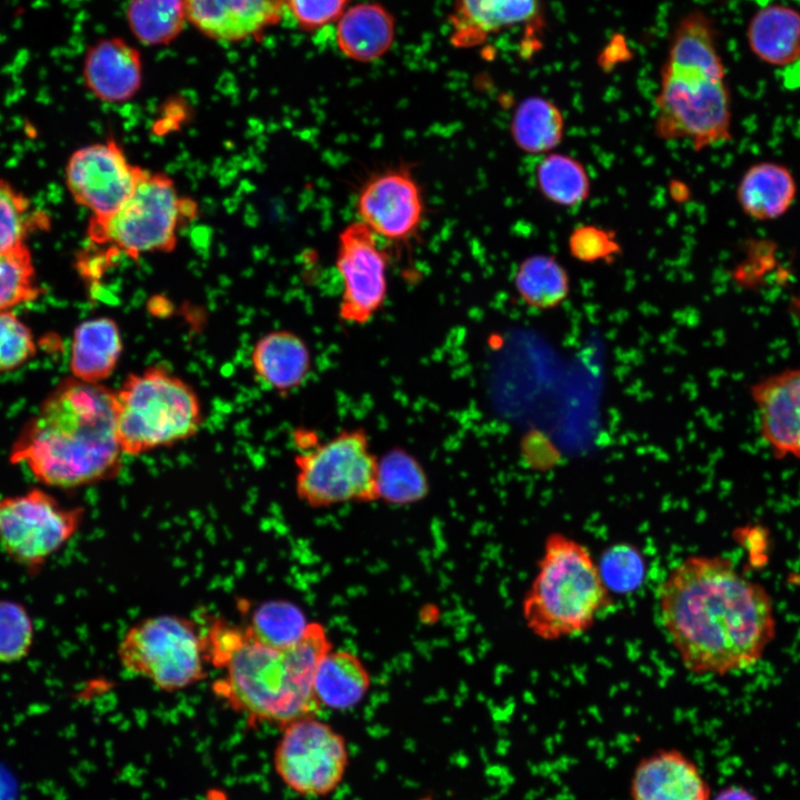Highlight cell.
Segmentation results:
<instances>
[{"label": "cell", "mask_w": 800, "mask_h": 800, "mask_svg": "<svg viewBox=\"0 0 800 800\" xmlns=\"http://www.w3.org/2000/svg\"><path fill=\"white\" fill-rule=\"evenodd\" d=\"M42 293L28 246L0 252V310L32 302Z\"/></svg>", "instance_id": "34"}, {"label": "cell", "mask_w": 800, "mask_h": 800, "mask_svg": "<svg viewBox=\"0 0 800 800\" xmlns=\"http://www.w3.org/2000/svg\"><path fill=\"white\" fill-rule=\"evenodd\" d=\"M210 793L211 798L209 800H227V798L221 791L213 790Z\"/></svg>", "instance_id": "42"}, {"label": "cell", "mask_w": 800, "mask_h": 800, "mask_svg": "<svg viewBox=\"0 0 800 800\" xmlns=\"http://www.w3.org/2000/svg\"><path fill=\"white\" fill-rule=\"evenodd\" d=\"M281 729L272 756L279 779L301 797L319 798L333 792L349 766L344 737L316 716L297 719Z\"/></svg>", "instance_id": "11"}, {"label": "cell", "mask_w": 800, "mask_h": 800, "mask_svg": "<svg viewBox=\"0 0 800 800\" xmlns=\"http://www.w3.org/2000/svg\"><path fill=\"white\" fill-rule=\"evenodd\" d=\"M656 109L654 129L661 139H683L696 150L730 139L731 99L724 77L663 66Z\"/></svg>", "instance_id": "9"}, {"label": "cell", "mask_w": 800, "mask_h": 800, "mask_svg": "<svg viewBox=\"0 0 800 800\" xmlns=\"http://www.w3.org/2000/svg\"><path fill=\"white\" fill-rule=\"evenodd\" d=\"M610 603V590L590 550L563 533H550L522 602L529 630L547 641L578 636Z\"/></svg>", "instance_id": "4"}, {"label": "cell", "mask_w": 800, "mask_h": 800, "mask_svg": "<svg viewBox=\"0 0 800 800\" xmlns=\"http://www.w3.org/2000/svg\"><path fill=\"white\" fill-rule=\"evenodd\" d=\"M187 21L204 37L236 43L257 39L283 17V0H184Z\"/></svg>", "instance_id": "16"}, {"label": "cell", "mask_w": 800, "mask_h": 800, "mask_svg": "<svg viewBox=\"0 0 800 800\" xmlns=\"http://www.w3.org/2000/svg\"><path fill=\"white\" fill-rule=\"evenodd\" d=\"M568 248L576 260L586 263L610 260L621 251L613 232L593 224L574 228L569 236Z\"/></svg>", "instance_id": "38"}, {"label": "cell", "mask_w": 800, "mask_h": 800, "mask_svg": "<svg viewBox=\"0 0 800 800\" xmlns=\"http://www.w3.org/2000/svg\"><path fill=\"white\" fill-rule=\"evenodd\" d=\"M513 284L521 300L537 310L559 307L570 293V278L564 267L553 257L536 253L518 266Z\"/></svg>", "instance_id": "29"}, {"label": "cell", "mask_w": 800, "mask_h": 800, "mask_svg": "<svg viewBox=\"0 0 800 800\" xmlns=\"http://www.w3.org/2000/svg\"><path fill=\"white\" fill-rule=\"evenodd\" d=\"M378 500L392 506H408L423 500L429 491V478L418 458L400 447L378 457Z\"/></svg>", "instance_id": "28"}, {"label": "cell", "mask_w": 800, "mask_h": 800, "mask_svg": "<svg viewBox=\"0 0 800 800\" xmlns=\"http://www.w3.org/2000/svg\"><path fill=\"white\" fill-rule=\"evenodd\" d=\"M121 454L114 391L71 377L49 392L23 426L9 460L48 487L74 489L114 478Z\"/></svg>", "instance_id": "3"}, {"label": "cell", "mask_w": 800, "mask_h": 800, "mask_svg": "<svg viewBox=\"0 0 800 800\" xmlns=\"http://www.w3.org/2000/svg\"><path fill=\"white\" fill-rule=\"evenodd\" d=\"M657 598L661 626L693 674L744 670L774 638L770 596L727 557L682 559L660 583Z\"/></svg>", "instance_id": "1"}, {"label": "cell", "mask_w": 800, "mask_h": 800, "mask_svg": "<svg viewBox=\"0 0 800 800\" xmlns=\"http://www.w3.org/2000/svg\"><path fill=\"white\" fill-rule=\"evenodd\" d=\"M710 800H759L749 789L738 784H730L719 790Z\"/></svg>", "instance_id": "40"}, {"label": "cell", "mask_w": 800, "mask_h": 800, "mask_svg": "<svg viewBox=\"0 0 800 800\" xmlns=\"http://www.w3.org/2000/svg\"><path fill=\"white\" fill-rule=\"evenodd\" d=\"M759 430L778 458L800 459V368L759 380L751 388Z\"/></svg>", "instance_id": "15"}, {"label": "cell", "mask_w": 800, "mask_h": 800, "mask_svg": "<svg viewBox=\"0 0 800 800\" xmlns=\"http://www.w3.org/2000/svg\"><path fill=\"white\" fill-rule=\"evenodd\" d=\"M310 622L296 603L272 599L257 604L246 626L262 642L277 649H287L299 642Z\"/></svg>", "instance_id": "32"}, {"label": "cell", "mask_w": 800, "mask_h": 800, "mask_svg": "<svg viewBox=\"0 0 800 800\" xmlns=\"http://www.w3.org/2000/svg\"><path fill=\"white\" fill-rule=\"evenodd\" d=\"M16 787L11 776L0 767V800H14Z\"/></svg>", "instance_id": "41"}, {"label": "cell", "mask_w": 800, "mask_h": 800, "mask_svg": "<svg viewBox=\"0 0 800 800\" xmlns=\"http://www.w3.org/2000/svg\"><path fill=\"white\" fill-rule=\"evenodd\" d=\"M534 179L543 198L566 208L584 202L591 190L584 166L576 158L559 152H549L538 162Z\"/></svg>", "instance_id": "30"}, {"label": "cell", "mask_w": 800, "mask_h": 800, "mask_svg": "<svg viewBox=\"0 0 800 800\" xmlns=\"http://www.w3.org/2000/svg\"><path fill=\"white\" fill-rule=\"evenodd\" d=\"M389 253L361 221L346 226L338 237L336 268L341 279L339 318L349 324L369 323L388 294Z\"/></svg>", "instance_id": "12"}, {"label": "cell", "mask_w": 800, "mask_h": 800, "mask_svg": "<svg viewBox=\"0 0 800 800\" xmlns=\"http://www.w3.org/2000/svg\"><path fill=\"white\" fill-rule=\"evenodd\" d=\"M711 19L701 10L686 13L674 27L664 66L683 71L726 77Z\"/></svg>", "instance_id": "26"}, {"label": "cell", "mask_w": 800, "mask_h": 800, "mask_svg": "<svg viewBox=\"0 0 800 800\" xmlns=\"http://www.w3.org/2000/svg\"><path fill=\"white\" fill-rule=\"evenodd\" d=\"M50 220L30 199L0 178V252L27 246L36 231L49 228Z\"/></svg>", "instance_id": "33"}, {"label": "cell", "mask_w": 800, "mask_h": 800, "mask_svg": "<svg viewBox=\"0 0 800 800\" xmlns=\"http://www.w3.org/2000/svg\"><path fill=\"white\" fill-rule=\"evenodd\" d=\"M126 20L134 38L147 47L170 44L188 22L184 0H130Z\"/></svg>", "instance_id": "31"}, {"label": "cell", "mask_w": 800, "mask_h": 800, "mask_svg": "<svg viewBox=\"0 0 800 800\" xmlns=\"http://www.w3.org/2000/svg\"><path fill=\"white\" fill-rule=\"evenodd\" d=\"M598 567L610 591H633L644 579V558L640 550L630 543L620 542L606 549Z\"/></svg>", "instance_id": "36"}, {"label": "cell", "mask_w": 800, "mask_h": 800, "mask_svg": "<svg viewBox=\"0 0 800 800\" xmlns=\"http://www.w3.org/2000/svg\"><path fill=\"white\" fill-rule=\"evenodd\" d=\"M34 642V624L28 609L11 599H0V663L24 660Z\"/></svg>", "instance_id": "35"}, {"label": "cell", "mask_w": 800, "mask_h": 800, "mask_svg": "<svg viewBox=\"0 0 800 800\" xmlns=\"http://www.w3.org/2000/svg\"><path fill=\"white\" fill-rule=\"evenodd\" d=\"M356 210L359 221L396 247L407 246L417 237L426 211L422 190L406 166L369 177L358 191Z\"/></svg>", "instance_id": "14"}, {"label": "cell", "mask_w": 800, "mask_h": 800, "mask_svg": "<svg viewBox=\"0 0 800 800\" xmlns=\"http://www.w3.org/2000/svg\"><path fill=\"white\" fill-rule=\"evenodd\" d=\"M377 463L366 429H343L294 457L296 493L312 508L376 501Z\"/></svg>", "instance_id": "7"}, {"label": "cell", "mask_w": 800, "mask_h": 800, "mask_svg": "<svg viewBox=\"0 0 800 800\" xmlns=\"http://www.w3.org/2000/svg\"><path fill=\"white\" fill-rule=\"evenodd\" d=\"M541 0H456L448 21L457 48L477 47L492 34L528 23L540 12Z\"/></svg>", "instance_id": "19"}, {"label": "cell", "mask_w": 800, "mask_h": 800, "mask_svg": "<svg viewBox=\"0 0 800 800\" xmlns=\"http://www.w3.org/2000/svg\"><path fill=\"white\" fill-rule=\"evenodd\" d=\"M371 686L370 673L351 651H327L313 676V691L320 707L348 710L358 706Z\"/></svg>", "instance_id": "25"}, {"label": "cell", "mask_w": 800, "mask_h": 800, "mask_svg": "<svg viewBox=\"0 0 800 800\" xmlns=\"http://www.w3.org/2000/svg\"><path fill=\"white\" fill-rule=\"evenodd\" d=\"M351 0H283L284 9L293 17L298 27L313 32L338 21L349 8Z\"/></svg>", "instance_id": "39"}, {"label": "cell", "mask_w": 800, "mask_h": 800, "mask_svg": "<svg viewBox=\"0 0 800 800\" xmlns=\"http://www.w3.org/2000/svg\"><path fill=\"white\" fill-rule=\"evenodd\" d=\"M747 41L762 62L786 67L800 59V11L772 3L758 9L747 27Z\"/></svg>", "instance_id": "23"}, {"label": "cell", "mask_w": 800, "mask_h": 800, "mask_svg": "<svg viewBox=\"0 0 800 800\" xmlns=\"http://www.w3.org/2000/svg\"><path fill=\"white\" fill-rule=\"evenodd\" d=\"M394 37V18L378 2L351 6L338 20V48L352 61L368 63L380 59L392 47Z\"/></svg>", "instance_id": "21"}, {"label": "cell", "mask_w": 800, "mask_h": 800, "mask_svg": "<svg viewBox=\"0 0 800 800\" xmlns=\"http://www.w3.org/2000/svg\"><path fill=\"white\" fill-rule=\"evenodd\" d=\"M797 184L784 166L762 161L752 164L741 177L737 199L743 212L759 221L784 214L794 201Z\"/></svg>", "instance_id": "24"}, {"label": "cell", "mask_w": 800, "mask_h": 800, "mask_svg": "<svg viewBox=\"0 0 800 800\" xmlns=\"http://www.w3.org/2000/svg\"><path fill=\"white\" fill-rule=\"evenodd\" d=\"M121 666L158 689L176 692L207 677L202 636L196 622L178 614H157L132 624L118 644Z\"/></svg>", "instance_id": "8"}, {"label": "cell", "mask_w": 800, "mask_h": 800, "mask_svg": "<svg viewBox=\"0 0 800 800\" xmlns=\"http://www.w3.org/2000/svg\"><path fill=\"white\" fill-rule=\"evenodd\" d=\"M201 634L207 663L222 672L212 693L248 726L282 728L316 716L320 704L313 676L321 657L332 649L321 623L310 622L304 637L287 649L266 644L246 624L222 618L213 619Z\"/></svg>", "instance_id": "2"}, {"label": "cell", "mask_w": 800, "mask_h": 800, "mask_svg": "<svg viewBox=\"0 0 800 800\" xmlns=\"http://www.w3.org/2000/svg\"><path fill=\"white\" fill-rule=\"evenodd\" d=\"M122 350L121 332L113 319L98 317L80 322L71 341L69 364L72 377L101 383L114 371Z\"/></svg>", "instance_id": "22"}, {"label": "cell", "mask_w": 800, "mask_h": 800, "mask_svg": "<svg viewBox=\"0 0 800 800\" xmlns=\"http://www.w3.org/2000/svg\"><path fill=\"white\" fill-rule=\"evenodd\" d=\"M37 353L31 329L12 310H0V373L16 370Z\"/></svg>", "instance_id": "37"}, {"label": "cell", "mask_w": 800, "mask_h": 800, "mask_svg": "<svg viewBox=\"0 0 800 800\" xmlns=\"http://www.w3.org/2000/svg\"><path fill=\"white\" fill-rule=\"evenodd\" d=\"M143 168L129 161L113 139L76 150L66 166V184L90 219L112 216L132 194Z\"/></svg>", "instance_id": "13"}, {"label": "cell", "mask_w": 800, "mask_h": 800, "mask_svg": "<svg viewBox=\"0 0 800 800\" xmlns=\"http://www.w3.org/2000/svg\"><path fill=\"white\" fill-rule=\"evenodd\" d=\"M564 117L551 100L531 96L517 106L510 121L514 144L529 154H547L554 150L564 136Z\"/></svg>", "instance_id": "27"}, {"label": "cell", "mask_w": 800, "mask_h": 800, "mask_svg": "<svg viewBox=\"0 0 800 800\" xmlns=\"http://www.w3.org/2000/svg\"><path fill=\"white\" fill-rule=\"evenodd\" d=\"M251 366L259 381L279 393H287L308 379L312 356L308 343L296 332L273 330L253 346Z\"/></svg>", "instance_id": "20"}, {"label": "cell", "mask_w": 800, "mask_h": 800, "mask_svg": "<svg viewBox=\"0 0 800 800\" xmlns=\"http://www.w3.org/2000/svg\"><path fill=\"white\" fill-rule=\"evenodd\" d=\"M82 507H68L43 489L0 498V548L7 557L37 574L77 533Z\"/></svg>", "instance_id": "10"}, {"label": "cell", "mask_w": 800, "mask_h": 800, "mask_svg": "<svg viewBox=\"0 0 800 800\" xmlns=\"http://www.w3.org/2000/svg\"><path fill=\"white\" fill-rule=\"evenodd\" d=\"M122 453L139 456L193 437L203 412L193 388L163 366L130 373L114 391Z\"/></svg>", "instance_id": "5"}, {"label": "cell", "mask_w": 800, "mask_h": 800, "mask_svg": "<svg viewBox=\"0 0 800 800\" xmlns=\"http://www.w3.org/2000/svg\"><path fill=\"white\" fill-rule=\"evenodd\" d=\"M630 800H710L708 781L697 763L678 749L643 757L630 780Z\"/></svg>", "instance_id": "17"}, {"label": "cell", "mask_w": 800, "mask_h": 800, "mask_svg": "<svg viewBox=\"0 0 800 800\" xmlns=\"http://www.w3.org/2000/svg\"><path fill=\"white\" fill-rule=\"evenodd\" d=\"M196 203L181 197L173 180L143 170L129 199L112 216L90 219L88 238L93 247L112 258L123 253L131 259L154 252H170L182 224L196 216Z\"/></svg>", "instance_id": "6"}, {"label": "cell", "mask_w": 800, "mask_h": 800, "mask_svg": "<svg viewBox=\"0 0 800 800\" xmlns=\"http://www.w3.org/2000/svg\"><path fill=\"white\" fill-rule=\"evenodd\" d=\"M83 82L99 100L122 103L141 89L143 63L140 51L119 37H108L92 43L83 59Z\"/></svg>", "instance_id": "18"}]
</instances>
